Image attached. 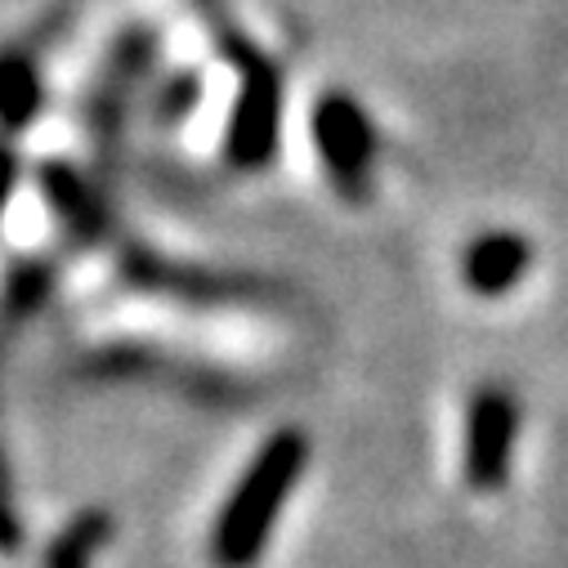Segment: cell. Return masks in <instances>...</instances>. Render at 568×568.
<instances>
[{"label": "cell", "mask_w": 568, "mask_h": 568, "mask_svg": "<svg viewBox=\"0 0 568 568\" xmlns=\"http://www.w3.org/2000/svg\"><path fill=\"white\" fill-rule=\"evenodd\" d=\"M310 466V439L301 430H277L255 453V462L242 470L233 497L224 501L215 532H211V559L215 568H251L260 564L277 515L287 506L292 488L301 484Z\"/></svg>", "instance_id": "6da1fadb"}, {"label": "cell", "mask_w": 568, "mask_h": 568, "mask_svg": "<svg viewBox=\"0 0 568 568\" xmlns=\"http://www.w3.org/2000/svg\"><path fill=\"white\" fill-rule=\"evenodd\" d=\"M206 14L215 28V41L224 54H233L237 63V99L229 112V130H224V162L242 175L264 171L277 153V134H282V72L229 23L220 19V10L206 0Z\"/></svg>", "instance_id": "7a4b0ae2"}, {"label": "cell", "mask_w": 568, "mask_h": 568, "mask_svg": "<svg viewBox=\"0 0 568 568\" xmlns=\"http://www.w3.org/2000/svg\"><path fill=\"white\" fill-rule=\"evenodd\" d=\"M314 149L323 158L327 180L349 197V202H367L372 189V166H376V125L363 112L358 99L332 90L314 103Z\"/></svg>", "instance_id": "3957f363"}, {"label": "cell", "mask_w": 568, "mask_h": 568, "mask_svg": "<svg viewBox=\"0 0 568 568\" xmlns=\"http://www.w3.org/2000/svg\"><path fill=\"white\" fill-rule=\"evenodd\" d=\"M519 439V403L506 385H479L466 407V484L475 493H501L510 479Z\"/></svg>", "instance_id": "277c9868"}, {"label": "cell", "mask_w": 568, "mask_h": 568, "mask_svg": "<svg viewBox=\"0 0 568 568\" xmlns=\"http://www.w3.org/2000/svg\"><path fill=\"white\" fill-rule=\"evenodd\" d=\"M121 277L139 292H162V296H180V301H193V305H220V301H260L264 287L251 277H220V273H197V268H184V264H171L162 255H149V251H125L116 260Z\"/></svg>", "instance_id": "5b68a950"}, {"label": "cell", "mask_w": 568, "mask_h": 568, "mask_svg": "<svg viewBox=\"0 0 568 568\" xmlns=\"http://www.w3.org/2000/svg\"><path fill=\"white\" fill-rule=\"evenodd\" d=\"M532 264V246L510 233V229H493L484 237H475L462 255V277L475 296H506L510 287H519L524 273Z\"/></svg>", "instance_id": "8992f818"}, {"label": "cell", "mask_w": 568, "mask_h": 568, "mask_svg": "<svg viewBox=\"0 0 568 568\" xmlns=\"http://www.w3.org/2000/svg\"><path fill=\"white\" fill-rule=\"evenodd\" d=\"M41 189H45V202L54 206V215L63 220V229H68L77 242L94 246V242L108 237V229H112L108 206H103V197L94 193V184H90L81 171L63 166V162H50V166L41 171Z\"/></svg>", "instance_id": "52a82bcc"}, {"label": "cell", "mask_w": 568, "mask_h": 568, "mask_svg": "<svg viewBox=\"0 0 568 568\" xmlns=\"http://www.w3.org/2000/svg\"><path fill=\"white\" fill-rule=\"evenodd\" d=\"M41 112V72L28 50H0V130L19 134Z\"/></svg>", "instance_id": "ba28073f"}, {"label": "cell", "mask_w": 568, "mask_h": 568, "mask_svg": "<svg viewBox=\"0 0 568 568\" xmlns=\"http://www.w3.org/2000/svg\"><path fill=\"white\" fill-rule=\"evenodd\" d=\"M108 537H112V515L108 510H81L45 546L41 568H94V555L108 546Z\"/></svg>", "instance_id": "9c48e42d"}, {"label": "cell", "mask_w": 568, "mask_h": 568, "mask_svg": "<svg viewBox=\"0 0 568 568\" xmlns=\"http://www.w3.org/2000/svg\"><path fill=\"white\" fill-rule=\"evenodd\" d=\"M59 268L50 260H23L14 273H6V287H0V323H28L54 292Z\"/></svg>", "instance_id": "30bf717a"}, {"label": "cell", "mask_w": 568, "mask_h": 568, "mask_svg": "<svg viewBox=\"0 0 568 568\" xmlns=\"http://www.w3.org/2000/svg\"><path fill=\"white\" fill-rule=\"evenodd\" d=\"M197 99H202V77H197V72H175V77L162 81V90H158V121L180 125V121L197 108Z\"/></svg>", "instance_id": "8fae6325"}, {"label": "cell", "mask_w": 568, "mask_h": 568, "mask_svg": "<svg viewBox=\"0 0 568 568\" xmlns=\"http://www.w3.org/2000/svg\"><path fill=\"white\" fill-rule=\"evenodd\" d=\"M23 546V515H19V493H14V466L0 448V555H14Z\"/></svg>", "instance_id": "7c38bea8"}, {"label": "cell", "mask_w": 568, "mask_h": 568, "mask_svg": "<svg viewBox=\"0 0 568 568\" xmlns=\"http://www.w3.org/2000/svg\"><path fill=\"white\" fill-rule=\"evenodd\" d=\"M14 175H19V162L10 149H0V211H6L10 193H14Z\"/></svg>", "instance_id": "4fadbf2b"}]
</instances>
